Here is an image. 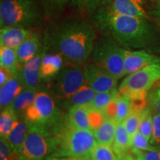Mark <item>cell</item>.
<instances>
[{
  "instance_id": "1",
  "label": "cell",
  "mask_w": 160,
  "mask_h": 160,
  "mask_svg": "<svg viewBox=\"0 0 160 160\" xmlns=\"http://www.w3.org/2000/svg\"><path fill=\"white\" fill-rule=\"evenodd\" d=\"M44 31L43 42L48 51L59 53L65 64L84 66L97 39L95 28L79 17L53 19Z\"/></svg>"
},
{
  "instance_id": "2",
  "label": "cell",
  "mask_w": 160,
  "mask_h": 160,
  "mask_svg": "<svg viewBox=\"0 0 160 160\" xmlns=\"http://www.w3.org/2000/svg\"><path fill=\"white\" fill-rule=\"evenodd\" d=\"M90 22L126 50H145L160 56V29L148 18L115 14L102 8L90 15Z\"/></svg>"
},
{
  "instance_id": "3",
  "label": "cell",
  "mask_w": 160,
  "mask_h": 160,
  "mask_svg": "<svg viewBox=\"0 0 160 160\" xmlns=\"http://www.w3.org/2000/svg\"><path fill=\"white\" fill-rule=\"evenodd\" d=\"M42 6L37 0H1L0 25L37 29L45 21Z\"/></svg>"
},
{
  "instance_id": "4",
  "label": "cell",
  "mask_w": 160,
  "mask_h": 160,
  "mask_svg": "<svg viewBox=\"0 0 160 160\" xmlns=\"http://www.w3.org/2000/svg\"><path fill=\"white\" fill-rule=\"evenodd\" d=\"M24 118L28 126L47 130L54 136L65 123L63 111L53 98L45 91L37 92L34 101L28 108Z\"/></svg>"
},
{
  "instance_id": "5",
  "label": "cell",
  "mask_w": 160,
  "mask_h": 160,
  "mask_svg": "<svg viewBox=\"0 0 160 160\" xmlns=\"http://www.w3.org/2000/svg\"><path fill=\"white\" fill-rule=\"evenodd\" d=\"M55 151L51 156L57 157H77L91 159L97 141L91 130L77 129L66 122L57 134Z\"/></svg>"
},
{
  "instance_id": "6",
  "label": "cell",
  "mask_w": 160,
  "mask_h": 160,
  "mask_svg": "<svg viewBox=\"0 0 160 160\" xmlns=\"http://www.w3.org/2000/svg\"><path fill=\"white\" fill-rule=\"evenodd\" d=\"M125 51L113 37L102 34L95 42L92 63L119 79L125 76Z\"/></svg>"
},
{
  "instance_id": "7",
  "label": "cell",
  "mask_w": 160,
  "mask_h": 160,
  "mask_svg": "<svg viewBox=\"0 0 160 160\" xmlns=\"http://www.w3.org/2000/svg\"><path fill=\"white\" fill-rule=\"evenodd\" d=\"M42 82L43 91L48 93L56 102L71 97L86 83L82 66L64 65L55 77ZM39 86V87H40Z\"/></svg>"
},
{
  "instance_id": "8",
  "label": "cell",
  "mask_w": 160,
  "mask_h": 160,
  "mask_svg": "<svg viewBox=\"0 0 160 160\" xmlns=\"http://www.w3.org/2000/svg\"><path fill=\"white\" fill-rule=\"evenodd\" d=\"M160 81V62L127 75L119 87L122 95L133 101H147L150 90Z\"/></svg>"
},
{
  "instance_id": "9",
  "label": "cell",
  "mask_w": 160,
  "mask_h": 160,
  "mask_svg": "<svg viewBox=\"0 0 160 160\" xmlns=\"http://www.w3.org/2000/svg\"><path fill=\"white\" fill-rule=\"evenodd\" d=\"M56 148V139L47 130L28 126L27 137L13 160H45Z\"/></svg>"
},
{
  "instance_id": "10",
  "label": "cell",
  "mask_w": 160,
  "mask_h": 160,
  "mask_svg": "<svg viewBox=\"0 0 160 160\" xmlns=\"http://www.w3.org/2000/svg\"><path fill=\"white\" fill-rule=\"evenodd\" d=\"M83 73L86 84L96 93L108 92L117 88L118 79L94 64L90 63L84 65Z\"/></svg>"
},
{
  "instance_id": "11",
  "label": "cell",
  "mask_w": 160,
  "mask_h": 160,
  "mask_svg": "<svg viewBox=\"0 0 160 160\" xmlns=\"http://www.w3.org/2000/svg\"><path fill=\"white\" fill-rule=\"evenodd\" d=\"M47 51V45L43 42L42 49L34 57H32L23 65H19L17 73L25 88L39 90L40 82H42L39 76L40 65L42 59Z\"/></svg>"
},
{
  "instance_id": "12",
  "label": "cell",
  "mask_w": 160,
  "mask_h": 160,
  "mask_svg": "<svg viewBox=\"0 0 160 160\" xmlns=\"http://www.w3.org/2000/svg\"><path fill=\"white\" fill-rule=\"evenodd\" d=\"M160 62V56L145 50H126L125 76L135 73L151 64Z\"/></svg>"
},
{
  "instance_id": "13",
  "label": "cell",
  "mask_w": 160,
  "mask_h": 160,
  "mask_svg": "<svg viewBox=\"0 0 160 160\" xmlns=\"http://www.w3.org/2000/svg\"><path fill=\"white\" fill-rule=\"evenodd\" d=\"M145 3V0H113L103 8L115 14L149 19L144 8Z\"/></svg>"
},
{
  "instance_id": "14",
  "label": "cell",
  "mask_w": 160,
  "mask_h": 160,
  "mask_svg": "<svg viewBox=\"0 0 160 160\" xmlns=\"http://www.w3.org/2000/svg\"><path fill=\"white\" fill-rule=\"evenodd\" d=\"M43 46V36L39 28L34 29L31 34L20 44L17 49L19 65L31 59L42 49Z\"/></svg>"
},
{
  "instance_id": "15",
  "label": "cell",
  "mask_w": 160,
  "mask_h": 160,
  "mask_svg": "<svg viewBox=\"0 0 160 160\" xmlns=\"http://www.w3.org/2000/svg\"><path fill=\"white\" fill-rule=\"evenodd\" d=\"M34 29L17 26H5L0 30V46L17 49Z\"/></svg>"
},
{
  "instance_id": "16",
  "label": "cell",
  "mask_w": 160,
  "mask_h": 160,
  "mask_svg": "<svg viewBox=\"0 0 160 160\" xmlns=\"http://www.w3.org/2000/svg\"><path fill=\"white\" fill-rule=\"evenodd\" d=\"M65 60L59 53L47 51L42 59L39 76L41 81L55 77L65 65Z\"/></svg>"
},
{
  "instance_id": "17",
  "label": "cell",
  "mask_w": 160,
  "mask_h": 160,
  "mask_svg": "<svg viewBox=\"0 0 160 160\" xmlns=\"http://www.w3.org/2000/svg\"><path fill=\"white\" fill-rule=\"evenodd\" d=\"M95 95L96 92L85 83L71 97L58 102L57 104L62 111H67L69 108L74 106L90 105L94 99Z\"/></svg>"
},
{
  "instance_id": "18",
  "label": "cell",
  "mask_w": 160,
  "mask_h": 160,
  "mask_svg": "<svg viewBox=\"0 0 160 160\" xmlns=\"http://www.w3.org/2000/svg\"><path fill=\"white\" fill-rule=\"evenodd\" d=\"M0 108L2 110L6 108L12 103L15 97L25 88L18 73L0 86Z\"/></svg>"
},
{
  "instance_id": "19",
  "label": "cell",
  "mask_w": 160,
  "mask_h": 160,
  "mask_svg": "<svg viewBox=\"0 0 160 160\" xmlns=\"http://www.w3.org/2000/svg\"><path fill=\"white\" fill-rule=\"evenodd\" d=\"M65 120L72 128L92 131L88 106H74L69 108L65 114Z\"/></svg>"
},
{
  "instance_id": "20",
  "label": "cell",
  "mask_w": 160,
  "mask_h": 160,
  "mask_svg": "<svg viewBox=\"0 0 160 160\" xmlns=\"http://www.w3.org/2000/svg\"><path fill=\"white\" fill-rule=\"evenodd\" d=\"M117 122L113 118L107 117L98 127L93 130L97 144L113 145L114 141Z\"/></svg>"
},
{
  "instance_id": "21",
  "label": "cell",
  "mask_w": 160,
  "mask_h": 160,
  "mask_svg": "<svg viewBox=\"0 0 160 160\" xmlns=\"http://www.w3.org/2000/svg\"><path fill=\"white\" fill-rule=\"evenodd\" d=\"M132 100L119 93L110 105L112 118L117 123L124 122L131 110Z\"/></svg>"
},
{
  "instance_id": "22",
  "label": "cell",
  "mask_w": 160,
  "mask_h": 160,
  "mask_svg": "<svg viewBox=\"0 0 160 160\" xmlns=\"http://www.w3.org/2000/svg\"><path fill=\"white\" fill-rule=\"evenodd\" d=\"M28 131V125L24 117H19L15 127L8 136V142L11 145L14 154L17 153L22 146Z\"/></svg>"
},
{
  "instance_id": "23",
  "label": "cell",
  "mask_w": 160,
  "mask_h": 160,
  "mask_svg": "<svg viewBox=\"0 0 160 160\" xmlns=\"http://www.w3.org/2000/svg\"><path fill=\"white\" fill-rule=\"evenodd\" d=\"M37 92V89L24 88L8 107L15 112L18 117H23L26 110L34 101Z\"/></svg>"
},
{
  "instance_id": "24",
  "label": "cell",
  "mask_w": 160,
  "mask_h": 160,
  "mask_svg": "<svg viewBox=\"0 0 160 160\" xmlns=\"http://www.w3.org/2000/svg\"><path fill=\"white\" fill-rule=\"evenodd\" d=\"M131 137L127 131L125 123H117L114 141L112 147L118 157L128 153V151L131 149Z\"/></svg>"
},
{
  "instance_id": "25",
  "label": "cell",
  "mask_w": 160,
  "mask_h": 160,
  "mask_svg": "<svg viewBox=\"0 0 160 160\" xmlns=\"http://www.w3.org/2000/svg\"><path fill=\"white\" fill-rule=\"evenodd\" d=\"M113 0H68V5L79 14L91 15Z\"/></svg>"
},
{
  "instance_id": "26",
  "label": "cell",
  "mask_w": 160,
  "mask_h": 160,
  "mask_svg": "<svg viewBox=\"0 0 160 160\" xmlns=\"http://www.w3.org/2000/svg\"><path fill=\"white\" fill-rule=\"evenodd\" d=\"M0 65L13 73H17L19 64L17 50L8 47H0Z\"/></svg>"
},
{
  "instance_id": "27",
  "label": "cell",
  "mask_w": 160,
  "mask_h": 160,
  "mask_svg": "<svg viewBox=\"0 0 160 160\" xmlns=\"http://www.w3.org/2000/svg\"><path fill=\"white\" fill-rule=\"evenodd\" d=\"M68 5V0H42L44 13L48 19H59Z\"/></svg>"
},
{
  "instance_id": "28",
  "label": "cell",
  "mask_w": 160,
  "mask_h": 160,
  "mask_svg": "<svg viewBox=\"0 0 160 160\" xmlns=\"http://www.w3.org/2000/svg\"><path fill=\"white\" fill-rule=\"evenodd\" d=\"M19 117L9 107L2 110L0 115V136L7 138L17 125Z\"/></svg>"
},
{
  "instance_id": "29",
  "label": "cell",
  "mask_w": 160,
  "mask_h": 160,
  "mask_svg": "<svg viewBox=\"0 0 160 160\" xmlns=\"http://www.w3.org/2000/svg\"><path fill=\"white\" fill-rule=\"evenodd\" d=\"M119 93V90L117 88L108 92L96 93L94 99L90 106L93 109L105 113L108 106L115 99Z\"/></svg>"
},
{
  "instance_id": "30",
  "label": "cell",
  "mask_w": 160,
  "mask_h": 160,
  "mask_svg": "<svg viewBox=\"0 0 160 160\" xmlns=\"http://www.w3.org/2000/svg\"><path fill=\"white\" fill-rule=\"evenodd\" d=\"M153 112L152 109L147 105L142 112L141 118H140V123L139 131L145 136L148 139H151L153 132Z\"/></svg>"
},
{
  "instance_id": "31",
  "label": "cell",
  "mask_w": 160,
  "mask_h": 160,
  "mask_svg": "<svg viewBox=\"0 0 160 160\" xmlns=\"http://www.w3.org/2000/svg\"><path fill=\"white\" fill-rule=\"evenodd\" d=\"M118 157L113 147L97 144L92 151L91 160H118Z\"/></svg>"
},
{
  "instance_id": "32",
  "label": "cell",
  "mask_w": 160,
  "mask_h": 160,
  "mask_svg": "<svg viewBox=\"0 0 160 160\" xmlns=\"http://www.w3.org/2000/svg\"><path fill=\"white\" fill-rule=\"evenodd\" d=\"M155 148L156 146L151 145L149 140L139 131H138L132 138L131 148L139 150L142 151H147L153 150Z\"/></svg>"
},
{
  "instance_id": "33",
  "label": "cell",
  "mask_w": 160,
  "mask_h": 160,
  "mask_svg": "<svg viewBox=\"0 0 160 160\" xmlns=\"http://www.w3.org/2000/svg\"><path fill=\"white\" fill-rule=\"evenodd\" d=\"M153 132L150 142L151 145L155 146L160 145V113L157 111H153Z\"/></svg>"
},
{
  "instance_id": "34",
  "label": "cell",
  "mask_w": 160,
  "mask_h": 160,
  "mask_svg": "<svg viewBox=\"0 0 160 160\" xmlns=\"http://www.w3.org/2000/svg\"><path fill=\"white\" fill-rule=\"evenodd\" d=\"M147 102L152 111L160 113V88H156L149 92Z\"/></svg>"
},
{
  "instance_id": "35",
  "label": "cell",
  "mask_w": 160,
  "mask_h": 160,
  "mask_svg": "<svg viewBox=\"0 0 160 160\" xmlns=\"http://www.w3.org/2000/svg\"><path fill=\"white\" fill-rule=\"evenodd\" d=\"M14 153L5 137L0 139V160H13Z\"/></svg>"
},
{
  "instance_id": "36",
  "label": "cell",
  "mask_w": 160,
  "mask_h": 160,
  "mask_svg": "<svg viewBox=\"0 0 160 160\" xmlns=\"http://www.w3.org/2000/svg\"><path fill=\"white\" fill-rule=\"evenodd\" d=\"M150 20H151L160 29V5H157L153 8L148 11Z\"/></svg>"
},
{
  "instance_id": "37",
  "label": "cell",
  "mask_w": 160,
  "mask_h": 160,
  "mask_svg": "<svg viewBox=\"0 0 160 160\" xmlns=\"http://www.w3.org/2000/svg\"><path fill=\"white\" fill-rule=\"evenodd\" d=\"M142 154L145 160H160V145L151 151H142Z\"/></svg>"
},
{
  "instance_id": "38",
  "label": "cell",
  "mask_w": 160,
  "mask_h": 160,
  "mask_svg": "<svg viewBox=\"0 0 160 160\" xmlns=\"http://www.w3.org/2000/svg\"><path fill=\"white\" fill-rule=\"evenodd\" d=\"M14 74L15 73H13L9 70L1 67L0 68V86L4 85L6 82L8 81Z\"/></svg>"
},
{
  "instance_id": "39",
  "label": "cell",
  "mask_w": 160,
  "mask_h": 160,
  "mask_svg": "<svg viewBox=\"0 0 160 160\" xmlns=\"http://www.w3.org/2000/svg\"><path fill=\"white\" fill-rule=\"evenodd\" d=\"M131 150L132 153L134 155V160H145L142 154V151L134 148H131Z\"/></svg>"
},
{
  "instance_id": "40",
  "label": "cell",
  "mask_w": 160,
  "mask_h": 160,
  "mask_svg": "<svg viewBox=\"0 0 160 160\" xmlns=\"http://www.w3.org/2000/svg\"><path fill=\"white\" fill-rule=\"evenodd\" d=\"M118 160H134V157L128 153H126V154L119 157Z\"/></svg>"
},
{
  "instance_id": "41",
  "label": "cell",
  "mask_w": 160,
  "mask_h": 160,
  "mask_svg": "<svg viewBox=\"0 0 160 160\" xmlns=\"http://www.w3.org/2000/svg\"><path fill=\"white\" fill-rule=\"evenodd\" d=\"M59 160H91L85 158H77V157H59Z\"/></svg>"
},
{
  "instance_id": "42",
  "label": "cell",
  "mask_w": 160,
  "mask_h": 160,
  "mask_svg": "<svg viewBox=\"0 0 160 160\" xmlns=\"http://www.w3.org/2000/svg\"><path fill=\"white\" fill-rule=\"evenodd\" d=\"M45 160H59V157H53V156H49L46 158Z\"/></svg>"
},
{
  "instance_id": "43",
  "label": "cell",
  "mask_w": 160,
  "mask_h": 160,
  "mask_svg": "<svg viewBox=\"0 0 160 160\" xmlns=\"http://www.w3.org/2000/svg\"><path fill=\"white\" fill-rule=\"evenodd\" d=\"M153 1L156 2L157 3V5H160V0H153Z\"/></svg>"
},
{
  "instance_id": "44",
  "label": "cell",
  "mask_w": 160,
  "mask_h": 160,
  "mask_svg": "<svg viewBox=\"0 0 160 160\" xmlns=\"http://www.w3.org/2000/svg\"></svg>"
}]
</instances>
